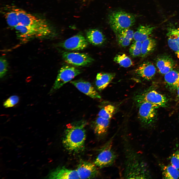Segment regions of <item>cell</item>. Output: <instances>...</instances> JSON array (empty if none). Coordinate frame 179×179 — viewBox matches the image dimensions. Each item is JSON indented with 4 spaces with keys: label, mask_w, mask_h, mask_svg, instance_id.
Returning a JSON list of instances; mask_svg holds the SVG:
<instances>
[{
    "label": "cell",
    "mask_w": 179,
    "mask_h": 179,
    "mask_svg": "<svg viewBox=\"0 0 179 179\" xmlns=\"http://www.w3.org/2000/svg\"><path fill=\"white\" fill-rule=\"evenodd\" d=\"M126 142L123 177L126 179L149 178L150 176L146 163L140 156Z\"/></svg>",
    "instance_id": "6da1fadb"
},
{
    "label": "cell",
    "mask_w": 179,
    "mask_h": 179,
    "mask_svg": "<svg viewBox=\"0 0 179 179\" xmlns=\"http://www.w3.org/2000/svg\"><path fill=\"white\" fill-rule=\"evenodd\" d=\"M86 124V121H81L67 125L62 143L68 150L77 152L84 149L86 139L85 127Z\"/></svg>",
    "instance_id": "7a4b0ae2"
},
{
    "label": "cell",
    "mask_w": 179,
    "mask_h": 179,
    "mask_svg": "<svg viewBox=\"0 0 179 179\" xmlns=\"http://www.w3.org/2000/svg\"><path fill=\"white\" fill-rule=\"evenodd\" d=\"M19 24L28 27L39 33L44 39L53 36L52 30L45 20L40 18L22 9L16 8Z\"/></svg>",
    "instance_id": "3957f363"
},
{
    "label": "cell",
    "mask_w": 179,
    "mask_h": 179,
    "mask_svg": "<svg viewBox=\"0 0 179 179\" xmlns=\"http://www.w3.org/2000/svg\"><path fill=\"white\" fill-rule=\"evenodd\" d=\"M108 19L111 28L115 34L133 26L135 17L131 13L123 11H117L109 14Z\"/></svg>",
    "instance_id": "277c9868"
},
{
    "label": "cell",
    "mask_w": 179,
    "mask_h": 179,
    "mask_svg": "<svg viewBox=\"0 0 179 179\" xmlns=\"http://www.w3.org/2000/svg\"><path fill=\"white\" fill-rule=\"evenodd\" d=\"M114 136L111 137L101 149L94 162L97 167L101 168L110 166L115 162L117 156L113 147Z\"/></svg>",
    "instance_id": "5b68a950"
},
{
    "label": "cell",
    "mask_w": 179,
    "mask_h": 179,
    "mask_svg": "<svg viewBox=\"0 0 179 179\" xmlns=\"http://www.w3.org/2000/svg\"><path fill=\"white\" fill-rule=\"evenodd\" d=\"M81 71L74 67L67 65L63 66L59 71L50 92L57 90L65 83L80 74Z\"/></svg>",
    "instance_id": "8992f818"
},
{
    "label": "cell",
    "mask_w": 179,
    "mask_h": 179,
    "mask_svg": "<svg viewBox=\"0 0 179 179\" xmlns=\"http://www.w3.org/2000/svg\"><path fill=\"white\" fill-rule=\"evenodd\" d=\"M156 108L149 103L142 101L138 113L141 122L145 126H149L154 123L157 116Z\"/></svg>",
    "instance_id": "52a82bcc"
},
{
    "label": "cell",
    "mask_w": 179,
    "mask_h": 179,
    "mask_svg": "<svg viewBox=\"0 0 179 179\" xmlns=\"http://www.w3.org/2000/svg\"><path fill=\"white\" fill-rule=\"evenodd\" d=\"M62 56L65 62L77 66L88 65L94 60L91 56L84 53L65 52L63 53Z\"/></svg>",
    "instance_id": "ba28073f"
},
{
    "label": "cell",
    "mask_w": 179,
    "mask_h": 179,
    "mask_svg": "<svg viewBox=\"0 0 179 179\" xmlns=\"http://www.w3.org/2000/svg\"><path fill=\"white\" fill-rule=\"evenodd\" d=\"M87 40L82 35L74 36L64 41L60 45L63 48L71 50H82L88 45Z\"/></svg>",
    "instance_id": "9c48e42d"
},
{
    "label": "cell",
    "mask_w": 179,
    "mask_h": 179,
    "mask_svg": "<svg viewBox=\"0 0 179 179\" xmlns=\"http://www.w3.org/2000/svg\"><path fill=\"white\" fill-rule=\"evenodd\" d=\"M95 164L90 162L82 161L78 165L76 170L80 179H91L98 174V171Z\"/></svg>",
    "instance_id": "30bf717a"
},
{
    "label": "cell",
    "mask_w": 179,
    "mask_h": 179,
    "mask_svg": "<svg viewBox=\"0 0 179 179\" xmlns=\"http://www.w3.org/2000/svg\"><path fill=\"white\" fill-rule=\"evenodd\" d=\"M70 83L80 91L93 99L101 96L95 88L90 82L82 80L71 81Z\"/></svg>",
    "instance_id": "8fae6325"
},
{
    "label": "cell",
    "mask_w": 179,
    "mask_h": 179,
    "mask_svg": "<svg viewBox=\"0 0 179 179\" xmlns=\"http://www.w3.org/2000/svg\"><path fill=\"white\" fill-rule=\"evenodd\" d=\"M143 96L142 101L149 103L156 108L165 107L167 103L166 97L155 90H151Z\"/></svg>",
    "instance_id": "7c38bea8"
},
{
    "label": "cell",
    "mask_w": 179,
    "mask_h": 179,
    "mask_svg": "<svg viewBox=\"0 0 179 179\" xmlns=\"http://www.w3.org/2000/svg\"><path fill=\"white\" fill-rule=\"evenodd\" d=\"M167 36L169 46L179 59V29L173 26L169 27Z\"/></svg>",
    "instance_id": "4fadbf2b"
},
{
    "label": "cell",
    "mask_w": 179,
    "mask_h": 179,
    "mask_svg": "<svg viewBox=\"0 0 179 179\" xmlns=\"http://www.w3.org/2000/svg\"><path fill=\"white\" fill-rule=\"evenodd\" d=\"M136 74L147 80L152 79L156 73V68L152 63L145 62L141 64L135 70Z\"/></svg>",
    "instance_id": "5bb4252c"
},
{
    "label": "cell",
    "mask_w": 179,
    "mask_h": 179,
    "mask_svg": "<svg viewBox=\"0 0 179 179\" xmlns=\"http://www.w3.org/2000/svg\"><path fill=\"white\" fill-rule=\"evenodd\" d=\"M49 178L52 179H80L76 170L68 169L65 167H58L50 174Z\"/></svg>",
    "instance_id": "9a60e30c"
},
{
    "label": "cell",
    "mask_w": 179,
    "mask_h": 179,
    "mask_svg": "<svg viewBox=\"0 0 179 179\" xmlns=\"http://www.w3.org/2000/svg\"><path fill=\"white\" fill-rule=\"evenodd\" d=\"M156 63L159 72L164 75L172 70L175 65L172 59L169 56L165 55L160 56L157 57Z\"/></svg>",
    "instance_id": "2e32d148"
},
{
    "label": "cell",
    "mask_w": 179,
    "mask_h": 179,
    "mask_svg": "<svg viewBox=\"0 0 179 179\" xmlns=\"http://www.w3.org/2000/svg\"><path fill=\"white\" fill-rule=\"evenodd\" d=\"M114 73H100L97 74L95 82L97 89L101 91L105 88L115 78Z\"/></svg>",
    "instance_id": "e0dca14e"
},
{
    "label": "cell",
    "mask_w": 179,
    "mask_h": 179,
    "mask_svg": "<svg viewBox=\"0 0 179 179\" xmlns=\"http://www.w3.org/2000/svg\"><path fill=\"white\" fill-rule=\"evenodd\" d=\"M86 37L88 42L95 46L102 45L106 40L105 38L102 33L96 29L88 30L86 33Z\"/></svg>",
    "instance_id": "ac0fdd59"
},
{
    "label": "cell",
    "mask_w": 179,
    "mask_h": 179,
    "mask_svg": "<svg viewBox=\"0 0 179 179\" xmlns=\"http://www.w3.org/2000/svg\"><path fill=\"white\" fill-rule=\"evenodd\" d=\"M164 80L167 88L170 90H177L179 87V70H173L165 74Z\"/></svg>",
    "instance_id": "d6986e66"
},
{
    "label": "cell",
    "mask_w": 179,
    "mask_h": 179,
    "mask_svg": "<svg viewBox=\"0 0 179 179\" xmlns=\"http://www.w3.org/2000/svg\"><path fill=\"white\" fill-rule=\"evenodd\" d=\"M134 32L129 28L125 29L115 33L118 44L122 47L129 45L134 38Z\"/></svg>",
    "instance_id": "ffe728a7"
},
{
    "label": "cell",
    "mask_w": 179,
    "mask_h": 179,
    "mask_svg": "<svg viewBox=\"0 0 179 179\" xmlns=\"http://www.w3.org/2000/svg\"><path fill=\"white\" fill-rule=\"evenodd\" d=\"M110 120L98 116L94 122L93 128L94 133L100 136L105 135L107 134L109 126Z\"/></svg>",
    "instance_id": "44dd1931"
},
{
    "label": "cell",
    "mask_w": 179,
    "mask_h": 179,
    "mask_svg": "<svg viewBox=\"0 0 179 179\" xmlns=\"http://www.w3.org/2000/svg\"><path fill=\"white\" fill-rule=\"evenodd\" d=\"M156 27L149 25H139L134 32V40L135 41L142 42L149 37Z\"/></svg>",
    "instance_id": "7402d4cb"
},
{
    "label": "cell",
    "mask_w": 179,
    "mask_h": 179,
    "mask_svg": "<svg viewBox=\"0 0 179 179\" xmlns=\"http://www.w3.org/2000/svg\"><path fill=\"white\" fill-rule=\"evenodd\" d=\"M156 45V40L149 37L142 42L141 56L144 57L148 55L155 49Z\"/></svg>",
    "instance_id": "603a6c76"
},
{
    "label": "cell",
    "mask_w": 179,
    "mask_h": 179,
    "mask_svg": "<svg viewBox=\"0 0 179 179\" xmlns=\"http://www.w3.org/2000/svg\"><path fill=\"white\" fill-rule=\"evenodd\" d=\"M163 179H177L179 177V171L171 164L165 166L162 169Z\"/></svg>",
    "instance_id": "cb8c5ba5"
},
{
    "label": "cell",
    "mask_w": 179,
    "mask_h": 179,
    "mask_svg": "<svg viewBox=\"0 0 179 179\" xmlns=\"http://www.w3.org/2000/svg\"><path fill=\"white\" fill-rule=\"evenodd\" d=\"M16 8L12 9L5 14L6 22L9 26L12 28L19 24L17 14Z\"/></svg>",
    "instance_id": "d4e9b609"
},
{
    "label": "cell",
    "mask_w": 179,
    "mask_h": 179,
    "mask_svg": "<svg viewBox=\"0 0 179 179\" xmlns=\"http://www.w3.org/2000/svg\"><path fill=\"white\" fill-rule=\"evenodd\" d=\"M114 61L123 67L128 68L133 65L131 59L124 54H117L114 57Z\"/></svg>",
    "instance_id": "484cf974"
},
{
    "label": "cell",
    "mask_w": 179,
    "mask_h": 179,
    "mask_svg": "<svg viewBox=\"0 0 179 179\" xmlns=\"http://www.w3.org/2000/svg\"><path fill=\"white\" fill-rule=\"evenodd\" d=\"M115 107L112 105H108L99 111V117L110 120L112 117L115 111Z\"/></svg>",
    "instance_id": "4316f807"
},
{
    "label": "cell",
    "mask_w": 179,
    "mask_h": 179,
    "mask_svg": "<svg viewBox=\"0 0 179 179\" xmlns=\"http://www.w3.org/2000/svg\"><path fill=\"white\" fill-rule=\"evenodd\" d=\"M142 42L138 41L135 42L131 45L129 49V53L134 57L141 56Z\"/></svg>",
    "instance_id": "83f0119b"
},
{
    "label": "cell",
    "mask_w": 179,
    "mask_h": 179,
    "mask_svg": "<svg viewBox=\"0 0 179 179\" xmlns=\"http://www.w3.org/2000/svg\"><path fill=\"white\" fill-rule=\"evenodd\" d=\"M8 64L5 58L2 56L0 59V77L3 78L6 74L8 70Z\"/></svg>",
    "instance_id": "f1b7e54d"
},
{
    "label": "cell",
    "mask_w": 179,
    "mask_h": 179,
    "mask_svg": "<svg viewBox=\"0 0 179 179\" xmlns=\"http://www.w3.org/2000/svg\"><path fill=\"white\" fill-rule=\"evenodd\" d=\"M19 98L16 95H13L9 97L4 103V106L6 108L13 107L19 102Z\"/></svg>",
    "instance_id": "f546056e"
},
{
    "label": "cell",
    "mask_w": 179,
    "mask_h": 179,
    "mask_svg": "<svg viewBox=\"0 0 179 179\" xmlns=\"http://www.w3.org/2000/svg\"><path fill=\"white\" fill-rule=\"evenodd\" d=\"M171 164L176 168L179 169V148L176 150L171 157Z\"/></svg>",
    "instance_id": "4dcf8cb0"
},
{
    "label": "cell",
    "mask_w": 179,
    "mask_h": 179,
    "mask_svg": "<svg viewBox=\"0 0 179 179\" xmlns=\"http://www.w3.org/2000/svg\"><path fill=\"white\" fill-rule=\"evenodd\" d=\"M177 97L179 99V87L177 89Z\"/></svg>",
    "instance_id": "1f68e13d"
},
{
    "label": "cell",
    "mask_w": 179,
    "mask_h": 179,
    "mask_svg": "<svg viewBox=\"0 0 179 179\" xmlns=\"http://www.w3.org/2000/svg\"><path fill=\"white\" fill-rule=\"evenodd\" d=\"M17 147L18 148H21L22 147V145H19L17 146Z\"/></svg>",
    "instance_id": "d6a6232c"
},
{
    "label": "cell",
    "mask_w": 179,
    "mask_h": 179,
    "mask_svg": "<svg viewBox=\"0 0 179 179\" xmlns=\"http://www.w3.org/2000/svg\"><path fill=\"white\" fill-rule=\"evenodd\" d=\"M27 162H24V163H23V165H24V164H26V163Z\"/></svg>",
    "instance_id": "836d02e7"
},
{
    "label": "cell",
    "mask_w": 179,
    "mask_h": 179,
    "mask_svg": "<svg viewBox=\"0 0 179 179\" xmlns=\"http://www.w3.org/2000/svg\"><path fill=\"white\" fill-rule=\"evenodd\" d=\"M45 165V164H43V165H42V167H44Z\"/></svg>",
    "instance_id": "e575fe53"
},
{
    "label": "cell",
    "mask_w": 179,
    "mask_h": 179,
    "mask_svg": "<svg viewBox=\"0 0 179 179\" xmlns=\"http://www.w3.org/2000/svg\"><path fill=\"white\" fill-rule=\"evenodd\" d=\"M22 153H20L18 154V155H20V154H21Z\"/></svg>",
    "instance_id": "d590c367"
},
{
    "label": "cell",
    "mask_w": 179,
    "mask_h": 179,
    "mask_svg": "<svg viewBox=\"0 0 179 179\" xmlns=\"http://www.w3.org/2000/svg\"><path fill=\"white\" fill-rule=\"evenodd\" d=\"M34 164H33L31 165V166H34Z\"/></svg>",
    "instance_id": "8d00e7d4"
},
{
    "label": "cell",
    "mask_w": 179,
    "mask_h": 179,
    "mask_svg": "<svg viewBox=\"0 0 179 179\" xmlns=\"http://www.w3.org/2000/svg\"><path fill=\"white\" fill-rule=\"evenodd\" d=\"M40 159H38V160H36V161H40Z\"/></svg>",
    "instance_id": "74e56055"
},
{
    "label": "cell",
    "mask_w": 179,
    "mask_h": 179,
    "mask_svg": "<svg viewBox=\"0 0 179 179\" xmlns=\"http://www.w3.org/2000/svg\"><path fill=\"white\" fill-rule=\"evenodd\" d=\"M33 147H34V146H32V147H31L30 148H33Z\"/></svg>",
    "instance_id": "f35d334b"
},
{
    "label": "cell",
    "mask_w": 179,
    "mask_h": 179,
    "mask_svg": "<svg viewBox=\"0 0 179 179\" xmlns=\"http://www.w3.org/2000/svg\"><path fill=\"white\" fill-rule=\"evenodd\" d=\"M25 156H26L25 155L23 156L22 157H25Z\"/></svg>",
    "instance_id": "ab89813d"
},
{
    "label": "cell",
    "mask_w": 179,
    "mask_h": 179,
    "mask_svg": "<svg viewBox=\"0 0 179 179\" xmlns=\"http://www.w3.org/2000/svg\"><path fill=\"white\" fill-rule=\"evenodd\" d=\"M11 161V160H9L8 161V162H10Z\"/></svg>",
    "instance_id": "60d3db41"
},
{
    "label": "cell",
    "mask_w": 179,
    "mask_h": 179,
    "mask_svg": "<svg viewBox=\"0 0 179 179\" xmlns=\"http://www.w3.org/2000/svg\"><path fill=\"white\" fill-rule=\"evenodd\" d=\"M26 145V144H23V146H25V145Z\"/></svg>",
    "instance_id": "b9f144b4"
},
{
    "label": "cell",
    "mask_w": 179,
    "mask_h": 179,
    "mask_svg": "<svg viewBox=\"0 0 179 179\" xmlns=\"http://www.w3.org/2000/svg\"><path fill=\"white\" fill-rule=\"evenodd\" d=\"M23 143V142H21V143Z\"/></svg>",
    "instance_id": "7bdbcfd3"
},
{
    "label": "cell",
    "mask_w": 179,
    "mask_h": 179,
    "mask_svg": "<svg viewBox=\"0 0 179 179\" xmlns=\"http://www.w3.org/2000/svg\"><path fill=\"white\" fill-rule=\"evenodd\" d=\"M44 152V151H42L41 152L42 153V152Z\"/></svg>",
    "instance_id": "ee69618b"
}]
</instances>
